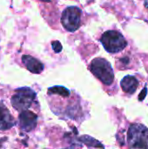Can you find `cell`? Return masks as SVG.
Wrapping results in <instances>:
<instances>
[{"label":"cell","mask_w":148,"mask_h":149,"mask_svg":"<svg viewBox=\"0 0 148 149\" xmlns=\"http://www.w3.org/2000/svg\"><path fill=\"white\" fill-rule=\"evenodd\" d=\"M92 73L104 85L111 86L114 81V72L110 63L102 58H94L89 66Z\"/></svg>","instance_id":"obj_1"},{"label":"cell","mask_w":148,"mask_h":149,"mask_svg":"<svg viewBox=\"0 0 148 149\" xmlns=\"http://www.w3.org/2000/svg\"><path fill=\"white\" fill-rule=\"evenodd\" d=\"M22 62L25 65L26 69L32 73L38 74L44 70V65L38 59L30 55H24L22 57Z\"/></svg>","instance_id":"obj_8"},{"label":"cell","mask_w":148,"mask_h":149,"mask_svg":"<svg viewBox=\"0 0 148 149\" xmlns=\"http://www.w3.org/2000/svg\"><path fill=\"white\" fill-rule=\"evenodd\" d=\"M41 1H43V2H50L51 0H41Z\"/></svg>","instance_id":"obj_11"},{"label":"cell","mask_w":148,"mask_h":149,"mask_svg":"<svg viewBox=\"0 0 148 149\" xmlns=\"http://www.w3.org/2000/svg\"><path fill=\"white\" fill-rule=\"evenodd\" d=\"M15 125L16 121L13 116L10 113L7 107L2 102H0V130H9Z\"/></svg>","instance_id":"obj_7"},{"label":"cell","mask_w":148,"mask_h":149,"mask_svg":"<svg viewBox=\"0 0 148 149\" xmlns=\"http://www.w3.org/2000/svg\"><path fill=\"white\" fill-rule=\"evenodd\" d=\"M120 86L122 90L129 94H133L136 92L138 86H139V81L138 79L131 75H127L124 77V79L120 82Z\"/></svg>","instance_id":"obj_9"},{"label":"cell","mask_w":148,"mask_h":149,"mask_svg":"<svg viewBox=\"0 0 148 149\" xmlns=\"http://www.w3.org/2000/svg\"><path fill=\"white\" fill-rule=\"evenodd\" d=\"M127 142L131 148H148V128L142 124H132L127 133Z\"/></svg>","instance_id":"obj_2"},{"label":"cell","mask_w":148,"mask_h":149,"mask_svg":"<svg viewBox=\"0 0 148 149\" xmlns=\"http://www.w3.org/2000/svg\"><path fill=\"white\" fill-rule=\"evenodd\" d=\"M36 99V93L29 87L18 88L11 97V105L18 112L27 110Z\"/></svg>","instance_id":"obj_4"},{"label":"cell","mask_w":148,"mask_h":149,"mask_svg":"<svg viewBox=\"0 0 148 149\" xmlns=\"http://www.w3.org/2000/svg\"><path fill=\"white\" fill-rule=\"evenodd\" d=\"M100 42L104 48L110 53L120 52L127 45V42L124 36L115 30H109L104 32L100 38Z\"/></svg>","instance_id":"obj_3"},{"label":"cell","mask_w":148,"mask_h":149,"mask_svg":"<svg viewBox=\"0 0 148 149\" xmlns=\"http://www.w3.org/2000/svg\"><path fill=\"white\" fill-rule=\"evenodd\" d=\"M82 11L78 6H69L64 10L61 23L68 31H75L80 27Z\"/></svg>","instance_id":"obj_5"},{"label":"cell","mask_w":148,"mask_h":149,"mask_svg":"<svg viewBox=\"0 0 148 149\" xmlns=\"http://www.w3.org/2000/svg\"><path fill=\"white\" fill-rule=\"evenodd\" d=\"M51 45H52V49H53L54 52H57V53L60 52L62 51V49H63L62 45H61L60 42H58V41H53V42L51 43Z\"/></svg>","instance_id":"obj_10"},{"label":"cell","mask_w":148,"mask_h":149,"mask_svg":"<svg viewBox=\"0 0 148 149\" xmlns=\"http://www.w3.org/2000/svg\"><path fill=\"white\" fill-rule=\"evenodd\" d=\"M38 123V116L31 111L24 110L19 114V126L24 132H31L36 127Z\"/></svg>","instance_id":"obj_6"}]
</instances>
